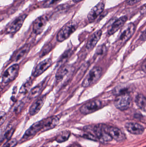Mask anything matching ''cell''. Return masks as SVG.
Listing matches in <instances>:
<instances>
[{"instance_id":"6da1fadb","label":"cell","mask_w":146,"mask_h":147,"mask_svg":"<svg viewBox=\"0 0 146 147\" xmlns=\"http://www.w3.org/2000/svg\"><path fill=\"white\" fill-rule=\"evenodd\" d=\"M106 125L103 124L89 125L85 127L84 131L93 135L100 141L104 142L111 141L113 139L106 131Z\"/></svg>"},{"instance_id":"7a4b0ae2","label":"cell","mask_w":146,"mask_h":147,"mask_svg":"<svg viewBox=\"0 0 146 147\" xmlns=\"http://www.w3.org/2000/svg\"><path fill=\"white\" fill-rule=\"evenodd\" d=\"M78 24L75 21H70L65 24L57 34V41L62 42L67 39L78 28Z\"/></svg>"},{"instance_id":"3957f363","label":"cell","mask_w":146,"mask_h":147,"mask_svg":"<svg viewBox=\"0 0 146 147\" xmlns=\"http://www.w3.org/2000/svg\"><path fill=\"white\" fill-rule=\"evenodd\" d=\"M102 71L101 67L99 66L93 67L84 79L82 83V86L86 88L96 83L101 77Z\"/></svg>"},{"instance_id":"277c9868","label":"cell","mask_w":146,"mask_h":147,"mask_svg":"<svg viewBox=\"0 0 146 147\" xmlns=\"http://www.w3.org/2000/svg\"><path fill=\"white\" fill-rule=\"evenodd\" d=\"M19 66L17 64L9 67L3 73L1 79V84L5 86L16 79L19 74Z\"/></svg>"},{"instance_id":"5b68a950","label":"cell","mask_w":146,"mask_h":147,"mask_svg":"<svg viewBox=\"0 0 146 147\" xmlns=\"http://www.w3.org/2000/svg\"><path fill=\"white\" fill-rule=\"evenodd\" d=\"M44 125L43 120H41L33 123L31 127L29 128L25 132V134L21 139L22 141H25L31 137H33L38 132L43 130Z\"/></svg>"},{"instance_id":"8992f818","label":"cell","mask_w":146,"mask_h":147,"mask_svg":"<svg viewBox=\"0 0 146 147\" xmlns=\"http://www.w3.org/2000/svg\"><path fill=\"white\" fill-rule=\"evenodd\" d=\"M102 103L98 100L90 101L83 105L80 109V111L84 115L91 114L101 109Z\"/></svg>"},{"instance_id":"52a82bcc","label":"cell","mask_w":146,"mask_h":147,"mask_svg":"<svg viewBox=\"0 0 146 147\" xmlns=\"http://www.w3.org/2000/svg\"><path fill=\"white\" fill-rule=\"evenodd\" d=\"M131 98L128 94L117 96L115 101V106L121 111H125L130 107Z\"/></svg>"},{"instance_id":"ba28073f","label":"cell","mask_w":146,"mask_h":147,"mask_svg":"<svg viewBox=\"0 0 146 147\" xmlns=\"http://www.w3.org/2000/svg\"><path fill=\"white\" fill-rule=\"evenodd\" d=\"M27 17V15L24 14L16 18L7 27L6 30L7 33L14 34L18 32L22 27Z\"/></svg>"},{"instance_id":"9c48e42d","label":"cell","mask_w":146,"mask_h":147,"mask_svg":"<svg viewBox=\"0 0 146 147\" xmlns=\"http://www.w3.org/2000/svg\"><path fill=\"white\" fill-rule=\"evenodd\" d=\"M52 64V61L50 58H47L37 65L33 70L32 75L33 77H38L47 70Z\"/></svg>"},{"instance_id":"30bf717a","label":"cell","mask_w":146,"mask_h":147,"mask_svg":"<svg viewBox=\"0 0 146 147\" xmlns=\"http://www.w3.org/2000/svg\"><path fill=\"white\" fill-rule=\"evenodd\" d=\"M48 18L47 16L43 15L39 16L34 21L33 25V31L36 34H39L43 32L47 22Z\"/></svg>"},{"instance_id":"8fae6325","label":"cell","mask_w":146,"mask_h":147,"mask_svg":"<svg viewBox=\"0 0 146 147\" xmlns=\"http://www.w3.org/2000/svg\"><path fill=\"white\" fill-rule=\"evenodd\" d=\"M135 30V27L133 23L127 24L122 30L119 39L122 43H125L133 35Z\"/></svg>"},{"instance_id":"7c38bea8","label":"cell","mask_w":146,"mask_h":147,"mask_svg":"<svg viewBox=\"0 0 146 147\" xmlns=\"http://www.w3.org/2000/svg\"><path fill=\"white\" fill-rule=\"evenodd\" d=\"M104 8V4L102 2L99 3L94 6L92 8L87 15L88 20L91 22L95 21L98 16L103 11Z\"/></svg>"},{"instance_id":"4fadbf2b","label":"cell","mask_w":146,"mask_h":147,"mask_svg":"<svg viewBox=\"0 0 146 147\" xmlns=\"http://www.w3.org/2000/svg\"><path fill=\"white\" fill-rule=\"evenodd\" d=\"M106 130L107 133L111 136L112 139L117 141H121L125 140V136L124 134L117 128L107 126Z\"/></svg>"},{"instance_id":"5bb4252c","label":"cell","mask_w":146,"mask_h":147,"mask_svg":"<svg viewBox=\"0 0 146 147\" xmlns=\"http://www.w3.org/2000/svg\"><path fill=\"white\" fill-rule=\"evenodd\" d=\"M127 20L126 16H122L116 20L108 29V33L109 35H112L116 32L121 28L122 27Z\"/></svg>"},{"instance_id":"9a60e30c","label":"cell","mask_w":146,"mask_h":147,"mask_svg":"<svg viewBox=\"0 0 146 147\" xmlns=\"http://www.w3.org/2000/svg\"><path fill=\"white\" fill-rule=\"evenodd\" d=\"M45 96L40 97L32 104L29 111L31 115H35L39 112L45 102Z\"/></svg>"},{"instance_id":"2e32d148","label":"cell","mask_w":146,"mask_h":147,"mask_svg":"<svg viewBox=\"0 0 146 147\" xmlns=\"http://www.w3.org/2000/svg\"><path fill=\"white\" fill-rule=\"evenodd\" d=\"M44 127L43 131H47L55 127L60 121V118L57 116H53L43 119Z\"/></svg>"},{"instance_id":"e0dca14e","label":"cell","mask_w":146,"mask_h":147,"mask_svg":"<svg viewBox=\"0 0 146 147\" xmlns=\"http://www.w3.org/2000/svg\"><path fill=\"white\" fill-rule=\"evenodd\" d=\"M102 35V31L98 30L93 34L90 37L86 44L87 49L88 50H92L94 48L97 43L101 38Z\"/></svg>"},{"instance_id":"ac0fdd59","label":"cell","mask_w":146,"mask_h":147,"mask_svg":"<svg viewBox=\"0 0 146 147\" xmlns=\"http://www.w3.org/2000/svg\"><path fill=\"white\" fill-rule=\"evenodd\" d=\"M125 128L129 132L134 135L142 134L145 130L141 125L134 122L127 123L125 125Z\"/></svg>"},{"instance_id":"d6986e66","label":"cell","mask_w":146,"mask_h":147,"mask_svg":"<svg viewBox=\"0 0 146 147\" xmlns=\"http://www.w3.org/2000/svg\"><path fill=\"white\" fill-rule=\"evenodd\" d=\"M30 50V46L29 45H26L22 47L13 56V61L15 62L21 61L28 54Z\"/></svg>"},{"instance_id":"ffe728a7","label":"cell","mask_w":146,"mask_h":147,"mask_svg":"<svg viewBox=\"0 0 146 147\" xmlns=\"http://www.w3.org/2000/svg\"><path fill=\"white\" fill-rule=\"evenodd\" d=\"M130 87L127 84H121L117 86L113 90V94L115 96H118L123 94H128Z\"/></svg>"},{"instance_id":"44dd1931","label":"cell","mask_w":146,"mask_h":147,"mask_svg":"<svg viewBox=\"0 0 146 147\" xmlns=\"http://www.w3.org/2000/svg\"><path fill=\"white\" fill-rule=\"evenodd\" d=\"M135 103L138 107L143 110H146V98L142 94H139L135 98Z\"/></svg>"},{"instance_id":"7402d4cb","label":"cell","mask_w":146,"mask_h":147,"mask_svg":"<svg viewBox=\"0 0 146 147\" xmlns=\"http://www.w3.org/2000/svg\"><path fill=\"white\" fill-rule=\"evenodd\" d=\"M71 133L69 130H64L59 134L57 136L55 140L58 143H63L67 141L69 139Z\"/></svg>"},{"instance_id":"603a6c76","label":"cell","mask_w":146,"mask_h":147,"mask_svg":"<svg viewBox=\"0 0 146 147\" xmlns=\"http://www.w3.org/2000/svg\"><path fill=\"white\" fill-rule=\"evenodd\" d=\"M43 85L41 83L32 89L28 95V98L31 99L38 96L41 92Z\"/></svg>"},{"instance_id":"cb8c5ba5","label":"cell","mask_w":146,"mask_h":147,"mask_svg":"<svg viewBox=\"0 0 146 147\" xmlns=\"http://www.w3.org/2000/svg\"><path fill=\"white\" fill-rule=\"evenodd\" d=\"M69 69V66L68 65L62 66L57 71L56 75L57 81H59L61 80L65 77V75L68 73Z\"/></svg>"},{"instance_id":"d4e9b609","label":"cell","mask_w":146,"mask_h":147,"mask_svg":"<svg viewBox=\"0 0 146 147\" xmlns=\"http://www.w3.org/2000/svg\"><path fill=\"white\" fill-rule=\"evenodd\" d=\"M72 54V52L71 50H68L66 51L62 55L61 57L59 59V61H58L57 63V65H60V66L62 65L64 63H65V62H66V61H67V59L69 58Z\"/></svg>"},{"instance_id":"484cf974","label":"cell","mask_w":146,"mask_h":147,"mask_svg":"<svg viewBox=\"0 0 146 147\" xmlns=\"http://www.w3.org/2000/svg\"><path fill=\"white\" fill-rule=\"evenodd\" d=\"M33 81L31 78L26 80L25 83L23 84L20 89L19 92L21 93H25L28 91L30 87L32 85Z\"/></svg>"},{"instance_id":"4316f807","label":"cell","mask_w":146,"mask_h":147,"mask_svg":"<svg viewBox=\"0 0 146 147\" xmlns=\"http://www.w3.org/2000/svg\"><path fill=\"white\" fill-rule=\"evenodd\" d=\"M62 0H45L42 3L41 7L43 8H50L54 7Z\"/></svg>"},{"instance_id":"83f0119b","label":"cell","mask_w":146,"mask_h":147,"mask_svg":"<svg viewBox=\"0 0 146 147\" xmlns=\"http://www.w3.org/2000/svg\"><path fill=\"white\" fill-rule=\"evenodd\" d=\"M14 129H13L11 128L10 129H9V130L6 131L5 134H4V135H3V136L1 138V143L2 142L3 140H6L7 141L9 140L10 138H11V137H12V136H13V134L14 132Z\"/></svg>"},{"instance_id":"f1b7e54d","label":"cell","mask_w":146,"mask_h":147,"mask_svg":"<svg viewBox=\"0 0 146 147\" xmlns=\"http://www.w3.org/2000/svg\"><path fill=\"white\" fill-rule=\"evenodd\" d=\"M106 47L105 46L101 45L97 48L96 51V57H101L104 55L106 51Z\"/></svg>"},{"instance_id":"f546056e","label":"cell","mask_w":146,"mask_h":147,"mask_svg":"<svg viewBox=\"0 0 146 147\" xmlns=\"http://www.w3.org/2000/svg\"><path fill=\"white\" fill-rule=\"evenodd\" d=\"M17 144V141L15 139H12L7 141L2 147H15Z\"/></svg>"},{"instance_id":"4dcf8cb0","label":"cell","mask_w":146,"mask_h":147,"mask_svg":"<svg viewBox=\"0 0 146 147\" xmlns=\"http://www.w3.org/2000/svg\"><path fill=\"white\" fill-rule=\"evenodd\" d=\"M51 46H52V45H49V44L48 45L46 46L45 47L44 49L43 50V52L41 53V56H42V57L43 56H44V55H45L47 53H49L51 50Z\"/></svg>"},{"instance_id":"1f68e13d","label":"cell","mask_w":146,"mask_h":147,"mask_svg":"<svg viewBox=\"0 0 146 147\" xmlns=\"http://www.w3.org/2000/svg\"><path fill=\"white\" fill-rule=\"evenodd\" d=\"M0 117H1L0 123H1V126L7 118V115H6V113L3 111H1Z\"/></svg>"},{"instance_id":"d6a6232c","label":"cell","mask_w":146,"mask_h":147,"mask_svg":"<svg viewBox=\"0 0 146 147\" xmlns=\"http://www.w3.org/2000/svg\"><path fill=\"white\" fill-rule=\"evenodd\" d=\"M141 0H127L126 2L128 5L132 6L140 1Z\"/></svg>"},{"instance_id":"836d02e7","label":"cell","mask_w":146,"mask_h":147,"mask_svg":"<svg viewBox=\"0 0 146 147\" xmlns=\"http://www.w3.org/2000/svg\"><path fill=\"white\" fill-rule=\"evenodd\" d=\"M140 39L143 41H145L146 40V29L143 32V33L141 34L140 37Z\"/></svg>"},{"instance_id":"e575fe53","label":"cell","mask_w":146,"mask_h":147,"mask_svg":"<svg viewBox=\"0 0 146 147\" xmlns=\"http://www.w3.org/2000/svg\"><path fill=\"white\" fill-rule=\"evenodd\" d=\"M141 68H142V70L146 73V59L142 63Z\"/></svg>"},{"instance_id":"d590c367","label":"cell","mask_w":146,"mask_h":147,"mask_svg":"<svg viewBox=\"0 0 146 147\" xmlns=\"http://www.w3.org/2000/svg\"><path fill=\"white\" fill-rule=\"evenodd\" d=\"M67 147H82L80 144L77 143H74L70 144Z\"/></svg>"},{"instance_id":"8d00e7d4","label":"cell","mask_w":146,"mask_h":147,"mask_svg":"<svg viewBox=\"0 0 146 147\" xmlns=\"http://www.w3.org/2000/svg\"><path fill=\"white\" fill-rule=\"evenodd\" d=\"M83 1V0H73V2L74 3H78L80 2L81 1Z\"/></svg>"},{"instance_id":"74e56055","label":"cell","mask_w":146,"mask_h":147,"mask_svg":"<svg viewBox=\"0 0 146 147\" xmlns=\"http://www.w3.org/2000/svg\"><path fill=\"white\" fill-rule=\"evenodd\" d=\"M52 147H59V146H54Z\"/></svg>"}]
</instances>
